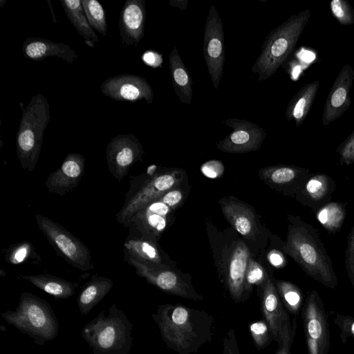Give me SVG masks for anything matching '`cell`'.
Returning <instances> with one entry per match:
<instances>
[{
    "label": "cell",
    "mask_w": 354,
    "mask_h": 354,
    "mask_svg": "<svg viewBox=\"0 0 354 354\" xmlns=\"http://www.w3.org/2000/svg\"><path fill=\"white\" fill-rule=\"evenodd\" d=\"M113 286L111 279L93 275L86 283L77 299L82 315H87L111 291Z\"/></svg>",
    "instance_id": "cell-28"
},
{
    "label": "cell",
    "mask_w": 354,
    "mask_h": 354,
    "mask_svg": "<svg viewBox=\"0 0 354 354\" xmlns=\"http://www.w3.org/2000/svg\"><path fill=\"white\" fill-rule=\"evenodd\" d=\"M222 354H240L237 340L234 329H230L223 338Z\"/></svg>",
    "instance_id": "cell-43"
},
{
    "label": "cell",
    "mask_w": 354,
    "mask_h": 354,
    "mask_svg": "<svg viewBox=\"0 0 354 354\" xmlns=\"http://www.w3.org/2000/svg\"><path fill=\"white\" fill-rule=\"evenodd\" d=\"M82 7L93 29L103 36L107 34V22L105 11L102 4L97 0H82Z\"/></svg>",
    "instance_id": "cell-33"
},
{
    "label": "cell",
    "mask_w": 354,
    "mask_h": 354,
    "mask_svg": "<svg viewBox=\"0 0 354 354\" xmlns=\"http://www.w3.org/2000/svg\"><path fill=\"white\" fill-rule=\"evenodd\" d=\"M223 123L232 132L216 144L218 149L230 153H244L258 150L267 136L266 131L254 122L229 118Z\"/></svg>",
    "instance_id": "cell-14"
},
{
    "label": "cell",
    "mask_w": 354,
    "mask_h": 354,
    "mask_svg": "<svg viewBox=\"0 0 354 354\" xmlns=\"http://www.w3.org/2000/svg\"><path fill=\"white\" fill-rule=\"evenodd\" d=\"M310 15V9L294 14L269 33L252 68V72L258 75L259 81L270 78L287 59L295 48Z\"/></svg>",
    "instance_id": "cell-4"
},
{
    "label": "cell",
    "mask_w": 354,
    "mask_h": 354,
    "mask_svg": "<svg viewBox=\"0 0 354 354\" xmlns=\"http://www.w3.org/2000/svg\"><path fill=\"white\" fill-rule=\"evenodd\" d=\"M286 240L282 251L290 256L314 280L334 289L337 277L333 261L317 230L299 216L288 215Z\"/></svg>",
    "instance_id": "cell-2"
},
{
    "label": "cell",
    "mask_w": 354,
    "mask_h": 354,
    "mask_svg": "<svg viewBox=\"0 0 354 354\" xmlns=\"http://www.w3.org/2000/svg\"><path fill=\"white\" fill-rule=\"evenodd\" d=\"M353 81L354 68L346 64L339 71L326 97L322 118L324 126L339 118L348 109Z\"/></svg>",
    "instance_id": "cell-18"
},
{
    "label": "cell",
    "mask_w": 354,
    "mask_h": 354,
    "mask_svg": "<svg viewBox=\"0 0 354 354\" xmlns=\"http://www.w3.org/2000/svg\"><path fill=\"white\" fill-rule=\"evenodd\" d=\"M173 212L171 207L158 198L137 212L123 226L158 241L169 227Z\"/></svg>",
    "instance_id": "cell-16"
},
{
    "label": "cell",
    "mask_w": 354,
    "mask_h": 354,
    "mask_svg": "<svg viewBox=\"0 0 354 354\" xmlns=\"http://www.w3.org/2000/svg\"><path fill=\"white\" fill-rule=\"evenodd\" d=\"M203 53L214 88L218 89L225 63L223 26L214 6H211L205 25Z\"/></svg>",
    "instance_id": "cell-12"
},
{
    "label": "cell",
    "mask_w": 354,
    "mask_h": 354,
    "mask_svg": "<svg viewBox=\"0 0 354 354\" xmlns=\"http://www.w3.org/2000/svg\"><path fill=\"white\" fill-rule=\"evenodd\" d=\"M169 68L174 91L180 101L189 105L192 100V78L174 47L169 55Z\"/></svg>",
    "instance_id": "cell-27"
},
{
    "label": "cell",
    "mask_w": 354,
    "mask_h": 354,
    "mask_svg": "<svg viewBox=\"0 0 354 354\" xmlns=\"http://www.w3.org/2000/svg\"><path fill=\"white\" fill-rule=\"evenodd\" d=\"M144 153L142 146L135 135L120 134L113 137L106 148L109 172L115 179L121 181L134 163L142 161Z\"/></svg>",
    "instance_id": "cell-13"
},
{
    "label": "cell",
    "mask_w": 354,
    "mask_h": 354,
    "mask_svg": "<svg viewBox=\"0 0 354 354\" xmlns=\"http://www.w3.org/2000/svg\"><path fill=\"white\" fill-rule=\"evenodd\" d=\"M261 288V309L265 320L279 346L282 344V333L285 325H292L289 315L283 306L274 282L270 276L260 286Z\"/></svg>",
    "instance_id": "cell-20"
},
{
    "label": "cell",
    "mask_w": 354,
    "mask_h": 354,
    "mask_svg": "<svg viewBox=\"0 0 354 354\" xmlns=\"http://www.w3.org/2000/svg\"><path fill=\"white\" fill-rule=\"evenodd\" d=\"M301 317L308 354H328L330 335L328 316L317 290L311 291L302 308Z\"/></svg>",
    "instance_id": "cell-10"
},
{
    "label": "cell",
    "mask_w": 354,
    "mask_h": 354,
    "mask_svg": "<svg viewBox=\"0 0 354 354\" xmlns=\"http://www.w3.org/2000/svg\"><path fill=\"white\" fill-rule=\"evenodd\" d=\"M334 323L340 330L339 337L343 344L347 342L348 338L354 337V317L337 313Z\"/></svg>",
    "instance_id": "cell-39"
},
{
    "label": "cell",
    "mask_w": 354,
    "mask_h": 354,
    "mask_svg": "<svg viewBox=\"0 0 354 354\" xmlns=\"http://www.w3.org/2000/svg\"><path fill=\"white\" fill-rule=\"evenodd\" d=\"M221 165L220 162L212 160L201 167V171L207 177L217 178L223 171V168H219Z\"/></svg>",
    "instance_id": "cell-44"
},
{
    "label": "cell",
    "mask_w": 354,
    "mask_h": 354,
    "mask_svg": "<svg viewBox=\"0 0 354 354\" xmlns=\"http://www.w3.org/2000/svg\"><path fill=\"white\" fill-rule=\"evenodd\" d=\"M124 261L136 269L138 276L169 295L196 301L203 298L194 288L190 276L174 268L150 266L131 258Z\"/></svg>",
    "instance_id": "cell-11"
},
{
    "label": "cell",
    "mask_w": 354,
    "mask_h": 354,
    "mask_svg": "<svg viewBox=\"0 0 354 354\" xmlns=\"http://www.w3.org/2000/svg\"><path fill=\"white\" fill-rule=\"evenodd\" d=\"M261 171L270 185L283 194L292 197L313 174L307 168L286 165L271 166Z\"/></svg>",
    "instance_id": "cell-23"
},
{
    "label": "cell",
    "mask_w": 354,
    "mask_h": 354,
    "mask_svg": "<svg viewBox=\"0 0 354 354\" xmlns=\"http://www.w3.org/2000/svg\"><path fill=\"white\" fill-rule=\"evenodd\" d=\"M319 86V80L306 84L288 102L285 115L288 120H294L297 127L304 122L308 115Z\"/></svg>",
    "instance_id": "cell-26"
},
{
    "label": "cell",
    "mask_w": 354,
    "mask_h": 354,
    "mask_svg": "<svg viewBox=\"0 0 354 354\" xmlns=\"http://www.w3.org/2000/svg\"><path fill=\"white\" fill-rule=\"evenodd\" d=\"M60 2L71 24L84 39L85 43L93 48L94 44L99 41V38L88 23L82 0H60Z\"/></svg>",
    "instance_id": "cell-29"
},
{
    "label": "cell",
    "mask_w": 354,
    "mask_h": 354,
    "mask_svg": "<svg viewBox=\"0 0 354 354\" xmlns=\"http://www.w3.org/2000/svg\"><path fill=\"white\" fill-rule=\"evenodd\" d=\"M102 93L116 101L136 102L153 100V88L146 78L136 75L120 74L109 77L100 85Z\"/></svg>",
    "instance_id": "cell-15"
},
{
    "label": "cell",
    "mask_w": 354,
    "mask_h": 354,
    "mask_svg": "<svg viewBox=\"0 0 354 354\" xmlns=\"http://www.w3.org/2000/svg\"><path fill=\"white\" fill-rule=\"evenodd\" d=\"M146 6L145 0L125 1L119 17V30L122 43L125 46H138L145 35Z\"/></svg>",
    "instance_id": "cell-22"
},
{
    "label": "cell",
    "mask_w": 354,
    "mask_h": 354,
    "mask_svg": "<svg viewBox=\"0 0 354 354\" xmlns=\"http://www.w3.org/2000/svg\"><path fill=\"white\" fill-rule=\"evenodd\" d=\"M335 188V180L328 175L313 174L297 192L295 197L315 214L319 208L331 201Z\"/></svg>",
    "instance_id": "cell-24"
},
{
    "label": "cell",
    "mask_w": 354,
    "mask_h": 354,
    "mask_svg": "<svg viewBox=\"0 0 354 354\" xmlns=\"http://www.w3.org/2000/svg\"><path fill=\"white\" fill-rule=\"evenodd\" d=\"M269 277V274L263 266L251 256L248 260L245 277V290L246 294H250L252 291L254 286H261Z\"/></svg>",
    "instance_id": "cell-35"
},
{
    "label": "cell",
    "mask_w": 354,
    "mask_h": 354,
    "mask_svg": "<svg viewBox=\"0 0 354 354\" xmlns=\"http://www.w3.org/2000/svg\"><path fill=\"white\" fill-rule=\"evenodd\" d=\"M22 111L16 134L17 155L22 169L32 171L39 160L44 132L50 122V105L42 94L37 93Z\"/></svg>",
    "instance_id": "cell-6"
},
{
    "label": "cell",
    "mask_w": 354,
    "mask_h": 354,
    "mask_svg": "<svg viewBox=\"0 0 354 354\" xmlns=\"http://www.w3.org/2000/svg\"><path fill=\"white\" fill-rule=\"evenodd\" d=\"M85 168V157L78 153H69L61 166L50 173L45 182L49 192L63 196L79 185Z\"/></svg>",
    "instance_id": "cell-21"
},
{
    "label": "cell",
    "mask_w": 354,
    "mask_h": 354,
    "mask_svg": "<svg viewBox=\"0 0 354 354\" xmlns=\"http://www.w3.org/2000/svg\"><path fill=\"white\" fill-rule=\"evenodd\" d=\"M179 169L158 172L154 176L145 178L131 177L130 188L125 195V200L115 217L117 222L124 223L137 212L149 203L159 198L171 189L180 185L185 174Z\"/></svg>",
    "instance_id": "cell-7"
},
{
    "label": "cell",
    "mask_w": 354,
    "mask_h": 354,
    "mask_svg": "<svg viewBox=\"0 0 354 354\" xmlns=\"http://www.w3.org/2000/svg\"><path fill=\"white\" fill-rule=\"evenodd\" d=\"M274 282L286 309L292 314L297 315L304 301L301 289L290 281L274 279Z\"/></svg>",
    "instance_id": "cell-32"
},
{
    "label": "cell",
    "mask_w": 354,
    "mask_h": 354,
    "mask_svg": "<svg viewBox=\"0 0 354 354\" xmlns=\"http://www.w3.org/2000/svg\"><path fill=\"white\" fill-rule=\"evenodd\" d=\"M224 241L222 247L218 246L217 256H214L218 274L235 302H241L248 298L245 290V277L251 252L245 243L236 234L230 240Z\"/></svg>",
    "instance_id": "cell-8"
},
{
    "label": "cell",
    "mask_w": 354,
    "mask_h": 354,
    "mask_svg": "<svg viewBox=\"0 0 354 354\" xmlns=\"http://www.w3.org/2000/svg\"><path fill=\"white\" fill-rule=\"evenodd\" d=\"M297 329L296 318H294L292 325H285L282 333V344L275 354H292L290 351Z\"/></svg>",
    "instance_id": "cell-41"
},
{
    "label": "cell",
    "mask_w": 354,
    "mask_h": 354,
    "mask_svg": "<svg viewBox=\"0 0 354 354\" xmlns=\"http://www.w3.org/2000/svg\"><path fill=\"white\" fill-rule=\"evenodd\" d=\"M35 219L38 227L58 255L82 271L94 268L88 248L78 238L50 218L36 214Z\"/></svg>",
    "instance_id": "cell-9"
},
{
    "label": "cell",
    "mask_w": 354,
    "mask_h": 354,
    "mask_svg": "<svg viewBox=\"0 0 354 354\" xmlns=\"http://www.w3.org/2000/svg\"><path fill=\"white\" fill-rule=\"evenodd\" d=\"M180 185L171 189L158 198L174 211L179 207L185 198V192Z\"/></svg>",
    "instance_id": "cell-42"
},
{
    "label": "cell",
    "mask_w": 354,
    "mask_h": 354,
    "mask_svg": "<svg viewBox=\"0 0 354 354\" xmlns=\"http://www.w3.org/2000/svg\"><path fill=\"white\" fill-rule=\"evenodd\" d=\"M1 316L39 346L58 335L59 324L50 304L31 292H22L15 310H8Z\"/></svg>",
    "instance_id": "cell-5"
},
{
    "label": "cell",
    "mask_w": 354,
    "mask_h": 354,
    "mask_svg": "<svg viewBox=\"0 0 354 354\" xmlns=\"http://www.w3.org/2000/svg\"><path fill=\"white\" fill-rule=\"evenodd\" d=\"M162 340L178 354L196 353L214 335V317L205 310L182 304H161L151 315Z\"/></svg>",
    "instance_id": "cell-1"
},
{
    "label": "cell",
    "mask_w": 354,
    "mask_h": 354,
    "mask_svg": "<svg viewBox=\"0 0 354 354\" xmlns=\"http://www.w3.org/2000/svg\"><path fill=\"white\" fill-rule=\"evenodd\" d=\"M269 263L276 268H283L286 266L287 261L282 252L274 249L268 254Z\"/></svg>",
    "instance_id": "cell-45"
},
{
    "label": "cell",
    "mask_w": 354,
    "mask_h": 354,
    "mask_svg": "<svg viewBox=\"0 0 354 354\" xmlns=\"http://www.w3.org/2000/svg\"><path fill=\"white\" fill-rule=\"evenodd\" d=\"M129 230L124 242V260L131 258L150 266L174 268V262L160 249L158 241L133 229Z\"/></svg>",
    "instance_id": "cell-19"
},
{
    "label": "cell",
    "mask_w": 354,
    "mask_h": 354,
    "mask_svg": "<svg viewBox=\"0 0 354 354\" xmlns=\"http://www.w3.org/2000/svg\"><path fill=\"white\" fill-rule=\"evenodd\" d=\"M332 15L342 26L354 24V10L346 0H332L330 2Z\"/></svg>",
    "instance_id": "cell-36"
},
{
    "label": "cell",
    "mask_w": 354,
    "mask_h": 354,
    "mask_svg": "<svg viewBox=\"0 0 354 354\" xmlns=\"http://www.w3.org/2000/svg\"><path fill=\"white\" fill-rule=\"evenodd\" d=\"M5 258L6 261L11 264L24 263L33 259L40 260L33 245L28 241H22L10 245L6 250Z\"/></svg>",
    "instance_id": "cell-34"
},
{
    "label": "cell",
    "mask_w": 354,
    "mask_h": 354,
    "mask_svg": "<svg viewBox=\"0 0 354 354\" xmlns=\"http://www.w3.org/2000/svg\"><path fill=\"white\" fill-rule=\"evenodd\" d=\"M223 216L239 235L249 242H257L262 236L257 215L248 204L233 196L219 200Z\"/></svg>",
    "instance_id": "cell-17"
},
{
    "label": "cell",
    "mask_w": 354,
    "mask_h": 354,
    "mask_svg": "<svg viewBox=\"0 0 354 354\" xmlns=\"http://www.w3.org/2000/svg\"><path fill=\"white\" fill-rule=\"evenodd\" d=\"M142 59L146 64L151 67H157L162 62L161 56L151 50L146 51L142 55Z\"/></svg>",
    "instance_id": "cell-46"
},
{
    "label": "cell",
    "mask_w": 354,
    "mask_h": 354,
    "mask_svg": "<svg viewBox=\"0 0 354 354\" xmlns=\"http://www.w3.org/2000/svg\"><path fill=\"white\" fill-rule=\"evenodd\" d=\"M315 216L317 220L327 231L336 233L344 224L346 216L345 207L341 203L330 201L319 208Z\"/></svg>",
    "instance_id": "cell-31"
},
{
    "label": "cell",
    "mask_w": 354,
    "mask_h": 354,
    "mask_svg": "<svg viewBox=\"0 0 354 354\" xmlns=\"http://www.w3.org/2000/svg\"><path fill=\"white\" fill-rule=\"evenodd\" d=\"M21 278L57 299H68L75 293V288L73 283L49 274L23 275Z\"/></svg>",
    "instance_id": "cell-30"
},
{
    "label": "cell",
    "mask_w": 354,
    "mask_h": 354,
    "mask_svg": "<svg viewBox=\"0 0 354 354\" xmlns=\"http://www.w3.org/2000/svg\"><path fill=\"white\" fill-rule=\"evenodd\" d=\"M133 324L116 304L102 310L86 324L81 335L93 354H130Z\"/></svg>",
    "instance_id": "cell-3"
},
{
    "label": "cell",
    "mask_w": 354,
    "mask_h": 354,
    "mask_svg": "<svg viewBox=\"0 0 354 354\" xmlns=\"http://www.w3.org/2000/svg\"><path fill=\"white\" fill-rule=\"evenodd\" d=\"M345 257L347 275L354 288V223L348 236Z\"/></svg>",
    "instance_id": "cell-40"
},
{
    "label": "cell",
    "mask_w": 354,
    "mask_h": 354,
    "mask_svg": "<svg viewBox=\"0 0 354 354\" xmlns=\"http://www.w3.org/2000/svg\"><path fill=\"white\" fill-rule=\"evenodd\" d=\"M24 57L41 61L48 57H58L71 64L77 58V55L68 45L55 43L41 37H28L22 45Z\"/></svg>",
    "instance_id": "cell-25"
},
{
    "label": "cell",
    "mask_w": 354,
    "mask_h": 354,
    "mask_svg": "<svg viewBox=\"0 0 354 354\" xmlns=\"http://www.w3.org/2000/svg\"><path fill=\"white\" fill-rule=\"evenodd\" d=\"M336 151L340 156L341 165H350L354 163V131L339 145Z\"/></svg>",
    "instance_id": "cell-38"
},
{
    "label": "cell",
    "mask_w": 354,
    "mask_h": 354,
    "mask_svg": "<svg viewBox=\"0 0 354 354\" xmlns=\"http://www.w3.org/2000/svg\"><path fill=\"white\" fill-rule=\"evenodd\" d=\"M250 332L258 349L267 347L273 339L270 330L264 320H259L250 324Z\"/></svg>",
    "instance_id": "cell-37"
}]
</instances>
